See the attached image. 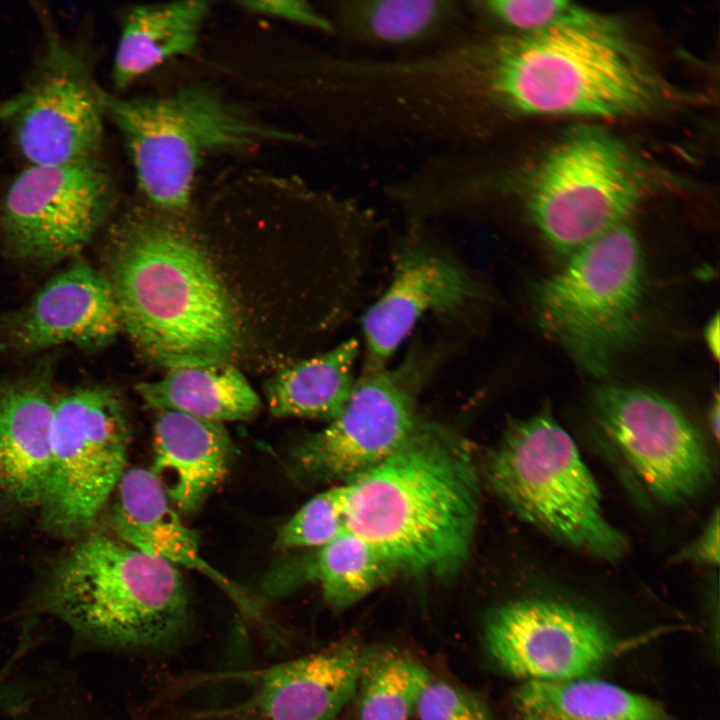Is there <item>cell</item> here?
<instances>
[{"label": "cell", "instance_id": "obj_15", "mask_svg": "<svg viewBox=\"0 0 720 720\" xmlns=\"http://www.w3.org/2000/svg\"><path fill=\"white\" fill-rule=\"evenodd\" d=\"M120 329L118 309L105 275L75 260L29 303L0 318V341L21 353L62 344L98 348L110 343Z\"/></svg>", "mask_w": 720, "mask_h": 720}, {"label": "cell", "instance_id": "obj_26", "mask_svg": "<svg viewBox=\"0 0 720 720\" xmlns=\"http://www.w3.org/2000/svg\"><path fill=\"white\" fill-rule=\"evenodd\" d=\"M397 573L380 550L349 529L306 559L307 581L317 582L336 610L353 606Z\"/></svg>", "mask_w": 720, "mask_h": 720}, {"label": "cell", "instance_id": "obj_13", "mask_svg": "<svg viewBox=\"0 0 720 720\" xmlns=\"http://www.w3.org/2000/svg\"><path fill=\"white\" fill-rule=\"evenodd\" d=\"M416 368L368 370L340 413L292 452L295 473L312 482L346 483L388 458L419 422Z\"/></svg>", "mask_w": 720, "mask_h": 720}, {"label": "cell", "instance_id": "obj_9", "mask_svg": "<svg viewBox=\"0 0 720 720\" xmlns=\"http://www.w3.org/2000/svg\"><path fill=\"white\" fill-rule=\"evenodd\" d=\"M128 443L127 418L110 388L80 386L56 396L39 504L49 531L63 537L87 532L125 473Z\"/></svg>", "mask_w": 720, "mask_h": 720}, {"label": "cell", "instance_id": "obj_27", "mask_svg": "<svg viewBox=\"0 0 720 720\" xmlns=\"http://www.w3.org/2000/svg\"><path fill=\"white\" fill-rule=\"evenodd\" d=\"M431 676L393 650L364 652L357 684L358 720H410Z\"/></svg>", "mask_w": 720, "mask_h": 720}, {"label": "cell", "instance_id": "obj_34", "mask_svg": "<svg viewBox=\"0 0 720 720\" xmlns=\"http://www.w3.org/2000/svg\"><path fill=\"white\" fill-rule=\"evenodd\" d=\"M709 418V425L711 428L712 433L714 434L715 438H719V424H720V405H719V397L716 395V398L712 402V405L709 410L708 414Z\"/></svg>", "mask_w": 720, "mask_h": 720}, {"label": "cell", "instance_id": "obj_4", "mask_svg": "<svg viewBox=\"0 0 720 720\" xmlns=\"http://www.w3.org/2000/svg\"><path fill=\"white\" fill-rule=\"evenodd\" d=\"M487 32L492 97L505 126L536 115L645 116L686 99L625 30Z\"/></svg>", "mask_w": 720, "mask_h": 720}, {"label": "cell", "instance_id": "obj_28", "mask_svg": "<svg viewBox=\"0 0 720 720\" xmlns=\"http://www.w3.org/2000/svg\"><path fill=\"white\" fill-rule=\"evenodd\" d=\"M471 23L499 33H528L555 28L620 31L612 16L561 0H465Z\"/></svg>", "mask_w": 720, "mask_h": 720}, {"label": "cell", "instance_id": "obj_1", "mask_svg": "<svg viewBox=\"0 0 720 720\" xmlns=\"http://www.w3.org/2000/svg\"><path fill=\"white\" fill-rule=\"evenodd\" d=\"M440 181L467 212L519 200L545 242L568 256L626 223L655 184L641 157L593 126L571 130L528 172L507 163L491 144L452 151Z\"/></svg>", "mask_w": 720, "mask_h": 720}, {"label": "cell", "instance_id": "obj_30", "mask_svg": "<svg viewBox=\"0 0 720 720\" xmlns=\"http://www.w3.org/2000/svg\"><path fill=\"white\" fill-rule=\"evenodd\" d=\"M415 712L419 720H490L478 698L432 678L421 692Z\"/></svg>", "mask_w": 720, "mask_h": 720}, {"label": "cell", "instance_id": "obj_6", "mask_svg": "<svg viewBox=\"0 0 720 720\" xmlns=\"http://www.w3.org/2000/svg\"><path fill=\"white\" fill-rule=\"evenodd\" d=\"M103 105L105 117L124 139L139 189L168 210L188 205L207 157L274 141L305 142L300 135L263 124L202 85L132 99L104 91Z\"/></svg>", "mask_w": 720, "mask_h": 720}, {"label": "cell", "instance_id": "obj_5", "mask_svg": "<svg viewBox=\"0 0 720 720\" xmlns=\"http://www.w3.org/2000/svg\"><path fill=\"white\" fill-rule=\"evenodd\" d=\"M37 603L80 640L111 649L168 648L191 620L176 566L100 533L86 535L55 562Z\"/></svg>", "mask_w": 720, "mask_h": 720}, {"label": "cell", "instance_id": "obj_31", "mask_svg": "<svg viewBox=\"0 0 720 720\" xmlns=\"http://www.w3.org/2000/svg\"><path fill=\"white\" fill-rule=\"evenodd\" d=\"M244 9L332 36V25L322 10L304 0L244 1Z\"/></svg>", "mask_w": 720, "mask_h": 720}, {"label": "cell", "instance_id": "obj_22", "mask_svg": "<svg viewBox=\"0 0 720 720\" xmlns=\"http://www.w3.org/2000/svg\"><path fill=\"white\" fill-rule=\"evenodd\" d=\"M210 10L207 1L143 4L131 9L115 52V85L124 89L166 61L190 54Z\"/></svg>", "mask_w": 720, "mask_h": 720}, {"label": "cell", "instance_id": "obj_2", "mask_svg": "<svg viewBox=\"0 0 720 720\" xmlns=\"http://www.w3.org/2000/svg\"><path fill=\"white\" fill-rule=\"evenodd\" d=\"M348 529L398 572L448 577L467 561L480 512L469 444L448 427L420 421L388 458L344 483Z\"/></svg>", "mask_w": 720, "mask_h": 720}, {"label": "cell", "instance_id": "obj_29", "mask_svg": "<svg viewBox=\"0 0 720 720\" xmlns=\"http://www.w3.org/2000/svg\"><path fill=\"white\" fill-rule=\"evenodd\" d=\"M348 529L344 483L327 489L308 500L280 528L279 548L318 549Z\"/></svg>", "mask_w": 720, "mask_h": 720}, {"label": "cell", "instance_id": "obj_12", "mask_svg": "<svg viewBox=\"0 0 720 720\" xmlns=\"http://www.w3.org/2000/svg\"><path fill=\"white\" fill-rule=\"evenodd\" d=\"M103 93L80 52L52 36L30 80L0 102V121L30 165L96 158L103 140Z\"/></svg>", "mask_w": 720, "mask_h": 720}, {"label": "cell", "instance_id": "obj_24", "mask_svg": "<svg viewBox=\"0 0 720 720\" xmlns=\"http://www.w3.org/2000/svg\"><path fill=\"white\" fill-rule=\"evenodd\" d=\"M356 339L280 370L266 384L270 412L277 417L330 421L349 399L356 383Z\"/></svg>", "mask_w": 720, "mask_h": 720}, {"label": "cell", "instance_id": "obj_23", "mask_svg": "<svg viewBox=\"0 0 720 720\" xmlns=\"http://www.w3.org/2000/svg\"><path fill=\"white\" fill-rule=\"evenodd\" d=\"M136 391L150 408L218 423L248 420L261 407L245 376L228 363L170 369L157 381L139 383Z\"/></svg>", "mask_w": 720, "mask_h": 720}, {"label": "cell", "instance_id": "obj_21", "mask_svg": "<svg viewBox=\"0 0 720 720\" xmlns=\"http://www.w3.org/2000/svg\"><path fill=\"white\" fill-rule=\"evenodd\" d=\"M148 469L178 510L196 512L224 481L232 442L223 423L160 411Z\"/></svg>", "mask_w": 720, "mask_h": 720}, {"label": "cell", "instance_id": "obj_20", "mask_svg": "<svg viewBox=\"0 0 720 720\" xmlns=\"http://www.w3.org/2000/svg\"><path fill=\"white\" fill-rule=\"evenodd\" d=\"M56 396L46 376L0 381V500L8 504L41 502Z\"/></svg>", "mask_w": 720, "mask_h": 720}, {"label": "cell", "instance_id": "obj_7", "mask_svg": "<svg viewBox=\"0 0 720 720\" xmlns=\"http://www.w3.org/2000/svg\"><path fill=\"white\" fill-rule=\"evenodd\" d=\"M485 475L513 513L563 544L604 561L627 553V537L607 519L593 475L549 408L508 423Z\"/></svg>", "mask_w": 720, "mask_h": 720}, {"label": "cell", "instance_id": "obj_18", "mask_svg": "<svg viewBox=\"0 0 720 720\" xmlns=\"http://www.w3.org/2000/svg\"><path fill=\"white\" fill-rule=\"evenodd\" d=\"M345 52H421L471 24L465 0H334L322 8Z\"/></svg>", "mask_w": 720, "mask_h": 720}, {"label": "cell", "instance_id": "obj_8", "mask_svg": "<svg viewBox=\"0 0 720 720\" xmlns=\"http://www.w3.org/2000/svg\"><path fill=\"white\" fill-rule=\"evenodd\" d=\"M644 261L622 224L572 253L532 289L538 325L584 371L607 374L640 331Z\"/></svg>", "mask_w": 720, "mask_h": 720}, {"label": "cell", "instance_id": "obj_11", "mask_svg": "<svg viewBox=\"0 0 720 720\" xmlns=\"http://www.w3.org/2000/svg\"><path fill=\"white\" fill-rule=\"evenodd\" d=\"M114 185L96 158L57 165H30L3 199L0 226L18 259L51 265L77 256L112 205Z\"/></svg>", "mask_w": 720, "mask_h": 720}, {"label": "cell", "instance_id": "obj_10", "mask_svg": "<svg viewBox=\"0 0 720 720\" xmlns=\"http://www.w3.org/2000/svg\"><path fill=\"white\" fill-rule=\"evenodd\" d=\"M591 407L602 433L660 503L687 504L710 488L707 446L671 401L646 389L603 385L592 392Z\"/></svg>", "mask_w": 720, "mask_h": 720}, {"label": "cell", "instance_id": "obj_14", "mask_svg": "<svg viewBox=\"0 0 720 720\" xmlns=\"http://www.w3.org/2000/svg\"><path fill=\"white\" fill-rule=\"evenodd\" d=\"M489 654L509 675L535 682L586 677L612 654L613 638L593 614L573 604L529 597L509 601L488 616Z\"/></svg>", "mask_w": 720, "mask_h": 720}, {"label": "cell", "instance_id": "obj_3", "mask_svg": "<svg viewBox=\"0 0 720 720\" xmlns=\"http://www.w3.org/2000/svg\"><path fill=\"white\" fill-rule=\"evenodd\" d=\"M105 275L120 326L161 367L227 363L239 349L236 305L197 241L180 225L128 216L111 237Z\"/></svg>", "mask_w": 720, "mask_h": 720}, {"label": "cell", "instance_id": "obj_33", "mask_svg": "<svg viewBox=\"0 0 720 720\" xmlns=\"http://www.w3.org/2000/svg\"><path fill=\"white\" fill-rule=\"evenodd\" d=\"M706 343L714 355L715 359L719 358V317L716 314L705 328Z\"/></svg>", "mask_w": 720, "mask_h": 720}, {"label": "cell", "instance_id": "obj_19", "mask_svg": "<svg viewBox=\"0 0 720 720\" xmlns=\"http://www.w3.org/2000/svg\"><path fill=\"white\" fill-rule=\"evenodd\" d=\"M110 523L120 539L146 554L203 574L245 611L257 612L252 600L201 554L197 533L174 510L159 481L148 470L125 471L118 486Z\"/></svg>", "mask_w": 720, "mask_h": 720}, {"label": "cell", "instance_id": "obj_35", "mask_svg": "<svg viewBox=\"0 0 720 720\" xmlns=\"http://www.w3.org/2000/svg\"><path fill=\"white\" fill-rule=\"evenodd\" d=\"M523 720H549V719L527 716V717H523Z\"/></svg>", "mask_w": 720, "mask_h": 720}, {"label": "cell", "instance_id": "obj_25", "mask_svg": "<svg viewBox=\"0 0 720 720\" xmlns=\"http://www.w3.org/2000/svg\"><path fill=\"white\" fill-rule=\"evenodd\" d=\"M522 717L549 720H668L660 704L600 679L525 681L514 692Z\"/></svg>", "mask_w": 720, "mask_h": 720}, {"label": "cell", "instance_id": "obj_17", "mask_svg": "<svg viewBox=\"0 0 720 720\" xmlns=\"http://www.w3.org/2000/svg\"><path fill=\"white\" fill-rule=\"evenodd\" d=\"M403 248L390 284L362 318L368 370L384 368L424 314L454 311L479 295L469 275L447 256L424 243Z\"/></svg>", "mask_w": 720, "mask_h": 720}, {"label": "cell", "instance_id": "obj_32", "mask_svg": "<svg viewBox=\"0 0 720 720\" xmlns=\"http://www.w3.org/2000/svg\"><path fill=\"white\" fill-rule=\"evenodd\" d=\"M719 511L712 513L701 533L671 557L672 563L717 566L719 563Z\"/></svg>", "mask_w": 720, "mask_h": 720}, {"label": "cell", "instance_id": "obj_16", "mask_svg": "<svg viewBox=\"0 0 720 720\" xmlns=\"http://www.w3.org/2000/svg\"><path fill=\"white\" fill-rule=\"evenodd\" d=\"M364 651L342 642L245 672L246 696L224 716L246 720H336L356 696Z\"/></svg>", "mask_w": 720, "mask_h": 720}]
</instances>
